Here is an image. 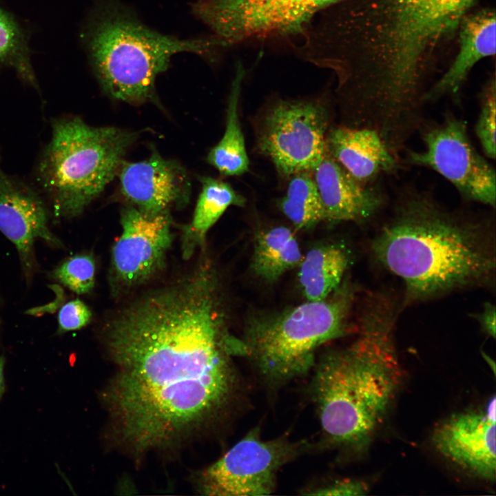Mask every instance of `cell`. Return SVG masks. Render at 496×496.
<instances>
[{"mask_svg": "<svg viewBox=\"0 0 496 496\" xmlns=\"http://www.w3.org/2000/svg\"><path fill=\"white\" fill-rule=\"evenodd\" d=\"M216 286L191 275L123 307L105 325L116 371L105 400L135 451L165 446L226 413L241 393Z\"/></svg>", "mask_w": 496, "mask_h": 496, "instance_id": "1", "label": "cell"}, {"mask_svg": "<svg viewBox=\"0 0 496 496\" xmlns=\"http://www.w3.org/2000/svg\"><path fill=\"white\" fill-rule=\"evenodd\" d=\"M479 0H345L302 31L296 54L334 72L347 123L402 149L424 122L438 53Z\"/></svg>", "mask_w": 496, "mask_h": 496, "instance_id": "2", "label": "cell"}, {"mask_svg": "<svg viewBox=\"0 0 496 496\" xmlns=\"http://www.w3.org/2000/svg\"><path fill=\"white\" fill-rule=\"evenodd\" d=\"M486 237L479 221L412 189L402 192L371 249L403 280L409 299L422 300L490 281L495 257Z\"/></svg>", "mask_w": 496, "mask_h": 496, "instance_id": "3", "label": "cell"}, {"mask_svg": "<svg viewBox=\"0 0 496 496\" xmlns=\"http://www.w3.org/2000/svg\"><path fill=\"white\" fill-rule=\"evenodd\" d=\"M394 313L386 298L370 300L358 338L316 362L311 395L325 440L360 450L382 422L400 383Z\"/></svg>", "mask_w": 496, "mask_h": 496, "instance_id": "4", "label": "cell"}, {"mask_svg": "<svg viewBox=\"0 0 496 496\" xmlns=\"http://www.w3.org/2000/svg\"><path fill=\"white\" fill-rule=\"evenodd\" d=\"M86 45L94 72L103 90L127 103L154 99L156 77L181 52L210 53L223 43L214 37L179 39L143 23L117 0H105L87 25Z\"/></svg>", "mask_w": 496, "mask_h": 496, "instance_id": "5", "label": "cell"}, {"mask_svg": "<svg viewBox=\"0 0 496 496\" xmlns=\"http://www.w3.org/2000/svg\"><path fill=\"white\" fill-rule=\"evenodd\" d=\"M137 134L93 127L79 117L56 120L41 157L39 180L54 216H79L113 180Z\"/></svg>", "mask_w": 496, "mask_h": 496, "instance_id": "6", "label": "cell"}, {"mask_svg": "<svg viewBox=\"0 0 496 496\" xmlns=\"http://www.w3.org/2000/svg\"><path fill=\"white\" fill-rule=\"evenodd\" d=\"M339 287L325 299L307 300L248 326L245 355L265 383L276 387L306 375L320 347L347 333L353 291L348 285Z\"/></svg>", "mask_w": 496, "mask_h": 496, "instance_id": "7", "label": "cell"}, {"mask_svg": "<svg viewBox=\"0 0 496 496\" xmlns=\"http://www.w3.org/2000/svg\"><path fill=\"white\" fill-rule=\"evenodd\" d=\"M329 116L321 103L279 100L260 118L257 143L282 175L311 172L327 153Z\"/></svg>", "mask_w": 496, "mask_h": 496, "instance_id": "8", "label": "cell"}, {"mask_svg": "<svg viewBox=\"0 0 496 496\" xmlns=\"http://www.w3.org/2000/svg\"><path fill=\"white\" fill-rule=\"evenodd\" d=\"M419 131L423 148L407 152L406 161L436 172L464 198L495 208V170L473 146L466 123L450 114L440 123L424 121Z\"/></svg>", "mask_w": 496, "mask_h": 496, "instance_id": "9", "label": "cell"}, {"mask_svg": "<svg viewBox=\"0 0 496 496\" xmlns=\"http://www.w3.org/2000/svg\"><path fill=\"white\" fill-rule=\"evenodd\" d=\"M307 448L305 442L285 436L264 440L254 428L201 472L200 490L211 496L270 495L280 468Z\"/></svg>", "mask_w": 496, "mask_h": 496, "instance_id": "10", "label": "cell"}, {"mask_svg": "<svg viewBox=\"0 0 496 496\" xmlns=\"http://www.w3.org/2000/svg\"><path fill=\"white\" fill-rule=\"evenodd\" d=\"M345 0H199L194 14L225 45L298 34L323 9Z\"/></svg>", "mask_w": 496, "mask_h": 496, "instance_id": "11", "label": "cell"}, {"mask_svg": "<svg viewBox=\"0 0 496 496\" xmlns=\"http://www.w3.org/2000/svg\"><path fill=\"white\" fill-rule=\"evenodd\" d=\"M122 234L112 253L116 287L130 289L151 279L164 267L172 241L169 212L146 214L132 205L122 210Z\"/></svg>", "mask_w": 496, "mask_h": 496, "instance_id": "12", "label": "cell"}, {"mask_svg": "<svg viewBox=\"0 0 496 496\" xmlns=\"http://www.w3.org/2000/svg\"><path fill=\"white\" fill-rule=\"evenodd\" d=\"M118 171L123 196L146 214L167 212L189 200L190 183L185 169L156 152L143 161H123Z\"/></svg>", "mask_w": 496, "mask_h": 496, "instance_id": "13", "label": "cell"}, {"mask_svg": "<svg viewBox=\"0 0 496 496\" xmlns=\"http://www.w3.org/2000/svg\"><path fill=\"white\" fill-rule=\"evenodd\" d=\"M432 441L445 457L474 475L495 479V420L485 411L451 415L435 429Z\"/></svg>", "mask_w": 496, "mask_h": 496, "instance_id": "14", "label": "cell"}, {"mask_svg": "<svg viewBox=\"0 0 496 496\" xmlns=\"http://www.w3.org/2000/svg\"><path fill=\"white\" fill-rule=\"evenodd\" d=\"M0 231L17 247L29 278L34 271V241L41 238L55 246L61 242L48 227V214L39 196L22 183L0 172Z\"/></svg>", "mask_w": 496, "mask_h": 496, "instance_id": "15", "label": "cell"}, {"mask_svg": "<svg viewBox=\"0 0 496 496\" xmlns=\"http://www.w3.org/2000/svg\"><path fill=\"white\" fill-rule=\"evenodd\" d=\"M322 205L324 220H369L383 207L380 187L353 178L328 152L311 171Z\"/></svg>", "mask_w": 496, "mask_h": 496, "instance_id": "16", "label": "cell"}, {"mask_svg": "<svg viewBox=\"0 0 496 496\" xmlns=\"http://www.w3.org/2000/svg\"><path fill=\"white\" fill-rule=\"evenodd\" d=\"M326 144L328 154L363 184H373L382 175L396 172L400 165L380 134L371 128H334L328 132Z\"/></svg>", "mask_w": 496, "mask_h": 496, "instance_id": "17", "label": "cell"}, {"mask_svg": "<svg viewBox=\"0 0 496 496\" xmlns=\"http://www.w3.org/2000/svg\"><path fill=\"white\" fill-rule=\"evenodd\" d=\"M495 11L472 10L460 22L459 50L446 71L430 87L426 103L459 94L473 68L482 59L495 54Z\"/></svg>", "mask_w": 496, "mask_h": 496, "instance_id": "18", "label": "cell"}, {"mask_svg": "<svg viewBox=\"0 0 496 496\" xmlns=\"http://www.w3.org/2000/svg\"><path fill=\"white\" fill-rule=\"evenodd\" d=\"M349 263V253L342 245L326 244L313 247L302 257L299 284L308 301L329 297L339 287Z\"/></svg>", "mask_w": 496, "mask_h": 496, "instance_id": "19", "label": "cell"}, {"mask_svg": "<svg viewBox=\"0 0 496 496\" xmlns=\"http://www.w3.org/2000/svg\"><path fill=\"white\" fill-rule=\"evenodd\" d=\"M201 192L191 224L183 236L184 255L189 256L203 242L208 230L231 205L243 206L245 199L227 183L208 176L200 178Z\"/></svg>", "mask_w": 496, "mask_h": 496, "instance_id": "20", "label": "cell"}, {"mask_svg": "<svg viewBox=\"0 0 496 496\" xmlns=\"http://www.w3.org/2000/svg\"><path fill=\"white\" fill-rule=\"evenodd\" d=\"M302 258L299 243L289 228L275 227L256 238L251 267L261 279L272 282L299 265Z\"/></svg>", "mask_w": 496, "mask_h": 496, "instance_id": "21", "label": "cell"}, {"mask_svg": "<svg viewBox=\"0 0 496 496\" xmlns=\"http://www.w3.org/2000/svg\"><path fill=\"white\" fill-rule=\"evenodd\" d=\"M241 79L242 75L238 74L232 85L223 136L207 156L208 162L223 176H239L249 169V158L238 111Z\"/></svg>", "mask_w": 496, "mask_h": 496, "instance_id": "22", "label": "cell"}, {"mask_svg": "<svg viewBox=\"0 0 496 496\" xmlns=\"http://www.w3.org/2000/svg\"><path fill=\"white\" fill-rule=\"evenodd\" d=\"M286 194L280 200L283 214L300 229L324 220L320 195L311 172L291 175Z\"/></svg>", "mask_w": 496, "mask_h": 496, "instance_id": "23", "label": "cell"}, {"mask_svg": "<svg viewBox=\"0 0 496 496\" xmlns=\"http://www.w3.org/2000/svg\"><path fill=\"white\" fill-rule=\"evenodd\" d=\"M0 63L12 67L24 80L37 85L23 34L13 18L1 8Z\"/></svg>", "mask_w": 496, "mask_h": 496, "instance_id": "24", "label": "cell"}, {"mask_svg": "<svg viewBox=\"0 0 496 496\" xmlns=\"http://www.w3.org/2000/svg\"><path fill=\"white\" fill-rule=\"evenodd\" d=\"M495 72L487 79L479 95V112L475 133L486 157L496 156V80Z\"/></svg>", "mask_w": 496, "mask_h": 496, "instance_id": "25", "label": "cell"}, {"mask_svg": "<svg viewBox=\"0 0 496 496\" xmlns=\"http://www.w3.org/2000/svg\"><path fill=\"white\" fill-rule=\"evenodd\" d=\"M53 276L55 279L77 294L89 293L94 285V260L90 254L74 255L57 267Z\"/></svg>", "mask_w": 496, "mask_h": 496, "instance_id": "26", "label": "cell"}, {"mask_svg": "<svg viewBox=\"0 0 496 496\" xmlns=\"http://www.w3.org/2000/svg\"><path fill=\"white\" fill-rule=\"evenodd\" d=\"M92 313L81 300L75 299L66 302L58 313V333L79 330L91 320Z\"/></svg>", "mask_w": 496, "mask_h": 496, "instance_id": "27", "label": "cell"}, {"mask_svg": "<svg viewBox=\"0 0 496 496\" xmlns=\"http://www.w3.org/2000/svg\"><path fill=\"white\" fill-rule=\"evenodd\" d=\"M368 489L366 486L360 481L354 479L335 480L326 484L305 490L304 495H363Z\"/></svg>", "mask_w": 496, "mask_h": 496, "instance_id": "28", "label": "cell"}, {"mask_svg": "<svg viewBox=\"0 0 496 496\" xmlns=\"http://www.w3.org/2000/svg\"><path fill=\"white\" fill-rule=\"evenodd\" d=\"M479 321L484 330L490 336H495V308L490 304H486L484 311L479 316Z\"/></svg>", "mask_w": 496, "mask_h": 496, "instance_id": "29", "label": "cell"}, {"mask_svg": "<svg viewBox=\"0 0 496 496\" xmlns=\"http://www.w3.org/2000/svg\"><path fill=\"white\" fill-rule=\"evenodd\" d=\"M4 363L5 359L3 357H0V399L1 398L5 391V383L3 378Z\"/></svg>", "mask_w": 496, "mask_h": 496, "instance_id": "30", "label": "cell"}]
</instances>
